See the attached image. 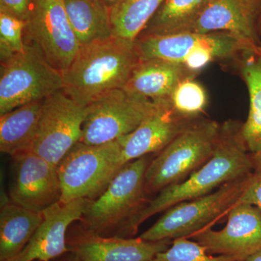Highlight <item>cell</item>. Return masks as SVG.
I'll return each mask as SVG.
<instances>
[{"instance_id":"1","label":"cell","mask_w":261,"mask_h":261,"mask_svg":"<svg viewBox=\"0 0 261 261\" xmlns=\"http://www.w3.org/2000/svg\"><path fill=\"white\" fill-rule=\"evenodd\" d=\"M241 122L228 120L221 124L214 154L185 181L165 187L127 220L116 233L133 238L146 220L169 207L211 193L225 184L255 172L253 161L242 136Z\"/></svg>"},{"instance_id":"2","label":"cell","mask_w":261,"mask_h":261,"mask_svg":"<svg viewBox=\"0 0 261 261\" xmlns=\"http://www.w3.org/2000/svg\"><path fill=\"white\" fill-rule=\"evenodd\" d=\"M141 58L136 41L115 37L81 45L63 72V91L83 106L103 94L123 89Z\"/></svg>"},{"instance_id":"3","label":"cell","mask_w":261,"mask_h":261,"mask_svg":"<svg viewBox=\"0 0 261 261\" xmlns=\"http://www.w3.org/2000/svg\"><path fill=\"white\" fill-rule=\"evenodd\" d=\"M220 129L217 121L201 117L160 151L146 170L147 195L181 183L202 167L214 154Z\"/></svg>"},{"instance_id":"4","label":"cell","mask_w":261,"mask_h":261,"mask_svg":"<svg viewBox=\"0 0 261 261\" xmlns=\"http://www.w3.org/2000/svg\"><path fill=\"white\" fill-rule=\"evenodd\" d=\"M253 174L225 184L202 197L169 207L140 238L149 242L190 239L202 230L212 228L238 203Z\"/></svg>"},{"instance_id":"5","label":"cell","mask_w":261,"mask_h":261,"mask_svg":"<svg viewBox=\"0 0 261 261\" xmlns=\"http://www.w3.org/2000/svg\"><path fill=\"white\" fill-rule=\"evenodd\" d=\"M149 155L125 165L106 191L89 201L80 228L101 236H116L127 220L149 200L145 189L146 170L152 159Z\"/></svg>"},{"instance_id":"6","label":"cell","mask_w":261,"mask_h":261,"mask_svg":"<svg viewBox=\"0 0 261 261\" xmlns=\"http://www.w3.org/2000/svg\"><path fill=\"white\" fill-rule=\"evenodd\" d=\"M125 165L117 140L98 145L79 142L58 166L62 191L60 202L95 200Z\"/></svg>"},{"instance_id":"7","label":"cell","mask_w":261,"mask_h":261,"mask_svg":"<svg viewBox=\"0 0 261 261\" xmlns=\"http://www.w3.org/2000/svg\"><path fill=\"white\" fill-rule=\"evenodd\" d=\"M64 87L63 73L56 69L33 43L1 62L0 116L28 103L47 99Z\"/></svg>"},{"instance_id":"8","label":"cell","mask_w":261,"mask_h":261,"mask_svg":"<svg viewBox=\"0 0 261 261\" xmlns=\"http://www.w3.org/2000/svg\"><path fill=\"white\" fill-rule=\"evenodd\" d=\"M155 102L123 89L103 94L87 106L80 142L103 145L132 133L153 111Z\"/></svg>"},{"instance_id":"9","label":"cell","mask_w":261,"mask_h":261,"mask_svg":"<svg viewBox=\"0 0 261 261\" xmlns=\"http://www.w3.org/2000/svg\"><path fill=\"white\" fill-rule=\"evenodd\" d=\"M87 114L83 106L63 90L44 99L32 151L58 166L80 142Z\"/></svg>"},{"instance_id":"10","label":"cell","mask_w":261,"mask_h":261,"mask_svg":"<svg viewBox=\"0 0 261 261\" xmlns=\"http://www.w3.org/2000/svg\"><path fill=\"white\" fill-rule=\"evenodd\" d=\"M56 69L64 72L81 44L65 11L63 0H33L25 34Z\"/></svg>"},{"instance_id":"11","label":"cell","mask_w":261,"mask_h":261,"mask_svg":"<svg viewBox=\"0 0 261 261\" xmlns=\"http://www.w3.org/2000/svg\"><path fill=\"white\" fill-rule=\"evenodd\" d=\"M13 159L10 200L39 213L60 202L62 191L58 166L33 151L18 154Z\"/></svg>"},{"instance_id":"12","label":"cell","mask_w":261,"mask_h":261,"mask_svg":"<svg viewBox=\"0 0 261 261\" xmlns=\"http://www.w3.org/2000/svg\"><path fill=\"white\" fill-rule=\"evenodd\" d=\"M190 239L205 247L211 255L245 261L261 249V211L251 204L238 202L228 213L224 228H206Z\"/></svg>"},{"instance_id":"13","label":"cell","mask_w":261,"mask_h":261,"mask_svg":"<svg viewBox=\"0 0 261 261\" xmlns=\"http://www.w3.org/2000/svg\"><path fill=\"white\" fill-rule=\"evenodd\" d=\"M135 41L141 61L161 59L183 63L190 53L200 47L210 49L217 60L239 58L243 51L250 50L238 38L226 32H187L141 37Z\"/></svg>"},{"instance_id":"14","label":"cell","mask_w":261,"mask_h":261,"mask_svg":"<svg viewBox=\"0 0 261 261\" xmlns=\"http://www.w3.org/2000/svg\"><path fill=\"white\" fill-rule=\"evenodd\" d=\"M155 107L132 133L120 137L125 163L159 152L199 118H187L176 112L170 97L154 99ZM201 118V117H200Z\"/></svg>"},{"instance_id":"15","label":"cell","mask_w":261,"mask_h":261,"mask_svg":"<svg viewBox=\"0 0 261 261\" xmlns=\"http://www.w3.org/2000/svg\"><path fill=\"white\" fill-rule=\"evenodd\" d=\"M260 12V0H211L189 32L228 33L250 50L257 51Z\"/></svg>"},{"instance_id":"16","label":"cell","mask_w":261,"mask_h":261,"mask_svg":"<svg viewBox=\"0 0 261 261\" xmlns=\"http://www.w3.org/2000/svg\"><path fill=\"white\" fill-rule=\"evenodd\" d=\"M172 241L101 236L80 227L67 236L70 252L80 261H152L160 252L167 250Z\"/></svg>"},{"instance_id":"17","label":"cell","mask_w":261,"mask_h":261,"mask_svg":"<svg viewBox=\"0 0 261 261\" xmlns=\"http://www.w3.org/2000/svg\"><path fill=\"white\" fill-rule=\"evenodd\" d=\"M90 200L82 198L67 203L58 202L43 211L42 223L16 261H53L69 252L68 228L80 221Z\"/></svg>"},{"instance_id":"18","label":"cell","mask_w":261,"mask_h":261,"mask_svg":"<svg viewBox=\"0 0 261 261\" xmlns=\"http://www.w3.org/2000/svg\"><path fill=\"white\" fill-rule=\"evenodd\" d=\"M198 74L183 63L149 59L141 61L132 72L123 89L149 99L171 97L178 84Z\"/></svg>"},{"instance_id":"19","label":"cell","mask_w":261,"mask_h":261,"mask_svg":"<svg viewBox=\"0 0 261 261\" xmlns=\"http://www.w3.org/2000/svg\"><path fill=\"white\" fill-rule=\"evenodd\" d=\"M43 219L42 213L18 205L3 194L0 207V261H16Z\"/></svg>"},{"instance_id":"20","label":"cell","mask_w":261,"mask_h":261,"mask_svg":"<svg viewBox=\"0 0 261 261\" xmlns=\"http://www.w3.org/2000/svg\"><path fill=\"white\" fill-rule=\"evenodd\" d=\"M240 70L246 84L250 108L246 121L242 123V136L253 161L255 172L261 173V54L247 50L240 56Z\"/></svg>"},{"instance_id":"21","label":"cell","mask_w":261,"mask_h":261,"mask_svg":"<svg viewBox=\"0 0 261 261\" xmlns=\"http://www.w3.org/2000/svg\"><path fill=\"white\" fill-rule=\"evenodd\" d=\"M44 100L28 103L1 115V152L14 158L23 152L32 151Z\"/></svg>"},{"instance_id":"22","label":"cell","mask_w":261,"mask_h":261,"mask_svg":"<svg viewBox=\"0 0 261 261\" xmlns=\"http://www.w3.org/2000/svg\"><path fill=\"white\" fill-rule=\"evenodd\" d=\"M63 3L81 45L113 37L111 8L102 0H63Z\"/></svg>"},{"instance_id":"23","label":"cell","mask_w":261,"mask_h":261,"mask_svg":"<svg viewBox=\"0 0 261 261\" xmlns=\"http://www.w3.org/2000/svg\"><path fill=\"white\" fill-rule=\"evenodd\" d=\"M211 0H165L137 37L189 32Z\"/></svg>"},{"instance_id":"24","label":"cell","mask_w":261,"mask_h":261,"mask_svg":"<svg viewBox=\"0 0 261 261\" xmlns=\"http://www.w3.org/2000/svg\"><path fill=\"white\" fill-rule=\"evenodd\" d=\"M165 0H120L111 8L113 36L135 41Z\"/></svg>"},{"instance_id":"25","label":"cell","mask_w":261,"mask_h":261,"mask_svg":"<svg viewBox=\"0 0 261 261\" xmlns=\"http://www.w3.org/2000/svg\"><path fill=\"white\" fill-rule=\"evenodd\" d=\"M176 112L187 118L202 117L207 105V94L202 84L195 79L184 80L178 84L170 97Z\"/></svg>"},{"instance_id":"26","label":"cell","mask_w":261,"mask_h":261,"mask_svg":"<svg viewBox=\"0 0 261 261\" xmlns=\"http://www.w3.org/2000/svg\"><path fill=\"white\" fill-rule=\"evenodd\" d=\"M25 22L3 8H0V56L7 61L25 48L24 42Z\"/></svg>"},{"instance_id":"27","label":"cell","mask_w":261,"mask_h":261,"mask_svg":"<svg viewBox=\"0 0 261 261\" xmlns=\"http://www.w3.org/2000/svg\"><path fill=\"white\" fill-rule=\"evenodd\" d=\"M152 261H238L233 257L211 255L205 247L191 239L173 240L171 246L160 252Z\"/></svg>"},{"instance_id":"28","label":"cell","mask_w":261,"mask_h":261,"mask_svg":"<svg viewBox=\"0 0 261 261\" xmlns=\"http://www.w3.org/2000/svg\"><path fill=\"white\" fill-rule=\"evenodd\" d=\"M215 60H217L216 55L208 48H197L185 58L183 64L191 71L198 73Z\"/></svg>"},{"instance_id":"29","label":"cell","mask_w":261,"mask_h":261,"mask_svg":"<svg viewBox=\"0 0 261 261\" xmlns=\"http://www.w3.org/2000/svg\"><path fill=\"white\" fill-rule=\"evenodd\" d=\"M238 202L251 204L261 211V173H254L250 185Z\"/></svg>"},{"instance_id":"30","label":"cell","mask_w":261,"mask_h":261,"mask_svg":"<svg viewBox=\"0 0 261 261\" xmlns=\"http://www.w3.org/2000/svg\"><path fill=\"white\" fill-rule=\"evenodd\" d=\"M33 0H0V8L27 22L32 9Z\"/></svg>"},{"instance_id":"31","label":"cell","mask_w":261,"mask_h":261,"mask_svg":"<svg viewBox=\"0 0 261 261\" xmlns=\"http://www.w3.org/2000/svg\"><path fill=\"white\" fill-rule=\"evenodd\" d=\"M53 261H80L79 260L78 257L75 256L74 254L72 252H68V253L65 254V255H62V256L58 257V258L55 259Z\"/></svg>"},{"instance_id":"32","label":"cell","mask_w":261,"mask_h":261,"mask_svg":"<svg viewBox=\"0 0 261 261\" xmlns=\"http://www.w3.org/2000/svg\"><path fill=\"white\" fill-rule=\"evenodd\" d=\"M245 261H261V249L247 257Z\"/></svg>"},{"instance_id":"33","label":"cell","mask_w":261,"mask_h":261,"mask_svg":"<svg viewBox=\"0 0 261 261\" xmlns=\"http://www.w3.org/2000/svg\"><path fill=\"white\" fill-rule=\"evenodd\" d=\"M102 1L104 2L110 8H111L112 7L114 6L115 5L117 4L120 0H102Z\"/></svg>"},{"instance_id":"34","label":"cell","mask_w":261,"mask_h":261,"mask_svg":"<svg viewBox=\"0 0 261 261\" xmlns=\"http://www.w3.org/2000/svg\"><path fill=\"white\" fill-rule=\"evenodd\" d=\"M260 5H261V0H260ZM259 34H260V38H261V12H260V20H259Z\"/></svg>"},{"instance_id":"35","label":"cell","mask_w":261,"mask_h":261,"mask_svg":"<svg viewBox=\"0 0 261 261\" xmlns=\"http://www.w3.org/2000/svg\"><path fill=\"white\" fill-rule=\"evenodd\" d=\"M257 51H258V53H260L261 54V44L260 45V47H259V48H258V50H257Z\"/></svg>"}]
</instances>
